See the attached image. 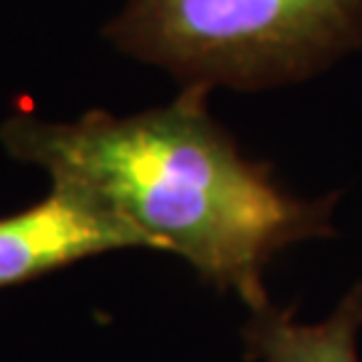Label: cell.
<instances>
[{"instance_id": "1", "label": "cell", "mask_w": 362, "mask_h": 362, "mask_svg": "<svg viewBox=\"0 0 362 362\" xmlns=\"http://www.w3.org/2000/svg\"><path fill=\"white\" fill-rule=\"evenodd\" d=\"M207 86H185L164 107L134 116L91 110L78 121L16 113L0 143L16 161L73 182L182 258L207 285L250 311L269 306L266 269L287 247L336 233L338 196L300 199L269 164L242 156L209 116Z\"/></svg>"}, {"instance_id": "2", "label": "cell", "mask_w": 362, "mask_h": 362, "mask_svg": "<svg viewBox=\"0 0 362 362\" xmlns=\"http://www.w3.org/2000/svg\"><path fill=\"white\" fill-rule=\"evenodd\" d=\"M103 35L185 86L272 89L362 49V0H127Z\"/></svg>"}, {"instance_id": "3", "label": "cell", "mask_w": 362, "mask_h": 362, "mask_svg": "<svg viewBox=\"0 0 362 362\" xmlns=\"http://www.w3.org/2000/svg\"><path fill=\"white\" fill-rule=\"evenodd\" d=\"M153 250L137 228L73 182L52 180L38 204L0 218V287L33 282L116 250Z\"/></svg>"}, {"instance_id": "4", "label": "cell", "mask_w": 362, "mask_h": 362, "mask_svg": "<svg viewBox=\"0 0 362 362\" xmlns=\"http://www.w3.org/2000/svg\"><path fill=\"white\" fill-rule=\"evenodd\" d=\"M362 282L320 322H300L293 309L274 303L250 311L245 351L255 362H360Z\"/></svg>"}]
</instances>
